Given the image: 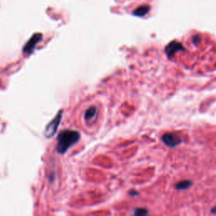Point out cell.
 <instances>
[{
  "label": "cell",
  "mask_w": 216,
  "mask_h": 216,
  "mask_svg": "<svg viewBox=\"0 0 216 216\" xmlns=\"http://www.w3.org/2000/svg\"><path fill=\"white\" fill-rule=\"evenodd\" d=\"M183 50H184L183 46L180 42H176V41L170 42L168 45L166 47V48H165V52H166V55H167V57H168L169 58H172L173 56L177 52L183 51Z\"/></svg>",
  "instance_id": "cell-4"
},
{
  "label": "cell",
  "mask_w": 216,
  "mask_h": 216,
  "mask_svg": "<svg viewBox=\"0 0 216 216\" xmlns=\"http://www.w3.org/2000/svg\"><path fill=\"white\" fill-rule=\"evenodd\" d=\"M192 182L190 180H183L179 182L178 183H176L175 185V188L176 190H186L188 188H189L192 186Z\"/></svg>",
  "instance_id": "cell-6"
},
{
  "label": "cell",
  "mask_w": 216,
  "mask_h": 216,
  "mask_svg": "<svg viewBox=\"0 0 216 216\" xmlns=\"http://www.w3.org/2000/svg\"><path fill=\"white\" fill-rule=\"evenodd\" d=\"M97 113V110L96 107H90L88 110H86L85 113V118L86 121L91 120L92 118H94L96 116Z\"/></svg>",
  "instance_id": "cell-8"
},
{
  "label": "cell",
  "mask_w": 216,
  "mask_h": 216,
  "mask_svg": "<svg viewBox=\"0 0 216 216\" xmlns=\"http://www.w3.org/2000/svg\"><path fill=\"white\" fill-rule=\"evenodd\" d=\"M62 113H63V112L60 111L56 115V117L48 123V125L47 126L46 129H45V132H44V135L47 138L52 137L57 133V127H58V126L60 124V122H61V119H62Z\"/></svg>",
  "instance_id": "cell-2"
},
{
  "label": "cell",
  "mask_w": 216,
  "mask_h": 216,
  "mask_svg": "<svg viewBox=\"0 0 216 216\" xmlns=\"http://www.w3.org/2000/svg\"><path fill=\"white\" fill-rule=\"evenodd\" d=\"M149 7L148 5H143L136 9L135 11L133 12V15L137 16H144L149 12Z\"/></svg>",
  "instance_id": "cell-7"
},
{
  "label": "cell",
  "mask_w": 216,
  "mask_h": 216,
  "mask_svg": "<svg viewBox=\"0 0 216 216\" xmlns=\"http://www.w3.org/2000/svg\"><path fill=\"white\" fill-rule=\"evenodd\" d=\"M192 42L194 44H198L200 42V36H195L192 37Z\"/></svg>",
  "instance_id": "cell-10"
},
{
  "label": "cell",
  "mask_w": 216,
  "mask_h": 216,
  "mask_svg": "<svg viewBox=\"0 0 216 216\" xmlns=\"http://www.w3.org/2000/svg\"><path fill=\"white\" fill-rule=\"evenodd\" d=\"M147 214H148V210H147L146 209H141V208H139V209H136L134 210V215H135L143 216L146 215Z\"/></svg>",
  "instance_id": "cell-9"
},
{
  "label": "cell",
  "mask_w": 216,
  "mask_h": 216,
  "mask_svg": "<svg viewBox=\"0 0 216 216\" xmlns=\"http://www.w3.org/2000/svg\"><path fill=\"white\" fill-rule=\"evenodd\" d=\"M211 213L214 214V215H216V206L215 207H214V208L211 209Z\"/></svg>",
  "instance_id": "cell-11"
},
{
  "label": "cell",
  "mask_w": 216,
  "mask_h": 216,
  "mask_svg": "<svg viewBox=\"0 0 216 216\" xmlns=\"http://www.w3.org/2000/svg\"><path fill=\"white\" fill-rule=\"evenodd\" d=\"M161 139L164 144L170 148H174V147L178 146L179 144H182V139L180 138V136H178L176 133H165L162 136Z\"/></svg>",
  "instance_id": "cell-3"
},
{
  "label": "cell",
  "mask_w": 216,
  "mask_h": 216,
  "mask_svg": "<svg viewBox=\"0 0 216 216\" xmlns=\"http://www.w3.org/2000/svg\"><path fill=\"white\" fill-rule=\"evenodd\" d=\"M131 195H137L138 194V192H136V191H132V192H129Z\"/></svg>",
  "instance_id": "cell-12"
},
{
  "label": "cell",
  "mask_w": 216,
  "mask_h": 216,
  "mask_svg": "<svg viewBox=\"0 0 216 216\" xmlns=\"http://www.w3.org/2000/svg\"><path fill=\"white\" fill-rule=\"evenodd\" d=\"M80 139L79 132L74 130H64L62 131L57 136V143L56 149L59 154H64L68 149L75 144Z\"/></svg>",
  "instance_id": "cell-1"
},
{
  "label": "cell",
  "mask_w": 216,
  "mask_h": 216,
  "mask_svg": "<svg viewBox=\"0 0 216 216\" xmlns=\"http://www.w3.org/2000/svg\"><path fill=\"white\" fill-rule=\"evenodd\" d=\"M41 37H42V36H37V35L34 36L31 38V40H30L25 44V46L23 48V52H24V53H31L33 52L35 47H36V45L37 44V42L40 41Z\"/></svg>",
  "instance_id": "cell-5"
}]
</instances>
